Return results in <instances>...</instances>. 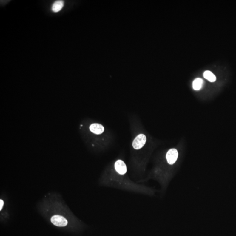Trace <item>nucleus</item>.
Segmentation results:
<instances>
[{
    "label": "nucleus",
    "mask_w": 236,
    "mask_h": 236,
    "mask_svg": "<svg viewBox=\"0 0 236 236\" xmlns=\"http://www.w3.org/2000/svg\"><path fill=\"white\" fill-rule=\"evenodd\" d=\"M39 212L49 220L51 223L59 227L68 225L70 219L75 218L61 196L55 192L49 193L38 205Z\"/></svg>",
    "instance_id": "nucleus-1"
},
{
    "label": "nucleus",
    "mask_w": 236,
    "mask_h": 236,
    "mask_svg": "<svg viewBox=\"0 0 236 236\" xmlns=\"http://www.w3.org/2000/svg\"><path fill=\"white\" fill-rule=\"evenodd\" d=\"M146 141V137L143 134L138 135L134 139L132 143V146L135 149H141L144 146Z\"/></svg>",
    "instance_id": "nucleus-2"
},
{
    "label": "nucleus",
    "mask_w": 236,
    "mask_h": 236,
    "mask_svg": "<svg viewBox=\"0 0 236 236\" xmlns=\"http://www.w3.org/2000/svg\"><path fill=\"white\" fill-rule=\"evenodd\" d=\"M178 156V152L176 149L173 148L169 149L166 154V159L168 163L170 164H173L176 161Z\"/></svg>",
    "instance_id": "nucleus-3"
},
{
    "label": "nucleus",
    "mask_w": 236,
    "mask_h": 236,
    "mask_svg": "<svg viewBox=\"0 0 236 236\" xmlns=\"http://www.w3.org/2000/svg\"><path fill=\"white\" fill-rule=\"evenodd\" d=\"M115 171L120 175H124L127 172V167L124 162L121 160H118L115 163Z\"/></svg>",
    "instance_id": "nucleus-4"
},
{
    "label": "nucleus",
    "mask_w": 236,
    "mask_h": 236,
    "mask_svg": "<svg viewBox=\"0 0 236 236\" xmlns=\"http://www.w3.org/2000/svg\"><path fill=\"white\" fill-rule=\"evenodd\" d=\"M7 203L5 197L1 196L0 199V212L1 217H9L8 209H7Z\"/></svg>",
    "instance_id": "nucleus-5"
},
{
    "label": "nucleus",
    "mask_w": 236,
    "mask_h": 236,
    "mask_svg": "<svg viewBox=\"0 0 236 236\" xmlns=\"http://www.w3.org/2000/svg\"><path fill=\"white\" fill-rule=\"evenodd\" d=\"M90 130L94 134L100 135L104 131V127L102 125L99 124H93L90 125L89 127Z\"/></svg>",
    "instance_id": "nucleus-6"
},
{
    "label": "nucleus",
    "mask_w": 236,
    "mask_h": 236,
    "mask_svg": "<svg viewBox=\"0 0 236 236\" xmlns=\"http://www.w3.org/2000/svg\"><path fill=\"white\" fill-rule=\"evenodd\" d=\"M64 6V1H56L52 6V10L54 13H58L62 9Z\"/></svg>",
    "instance_id": "nucleus-7"
},
{
    "label": "nucleus",
    "mask_w": 236,
    "mask_h": 236,
    "mask_svg": "<svg viewBox=\"0 0 236 236\" xmlns=\"http://www.w3.org/2000/svg\"><path fill=\"white\" fill-rule=\"evenodd\" d=\"M204 81L200 78L195 79L193 82L192 87L195 90H199L202 88L203 85Z\"/></svg>",
    "instance_id": "nucleus-8"
},
{
    "label": "nucleus",
    "mask_w": 236,
    "mask_h": 236,
    "mask_svg": "<svg viewBox=\"0 0 236 236\" xmlns=\"http://www.w3.org/2000/svg\"><path fill=\"white\" fill-rule=\"evenodd\" d=\"M204 77L205 78L211 82H213L216 81V77L215 75L209 70L205 71L204 73Z\"/></svg>",
    "instance_id": "nucleus-9"
}]
</instances>
